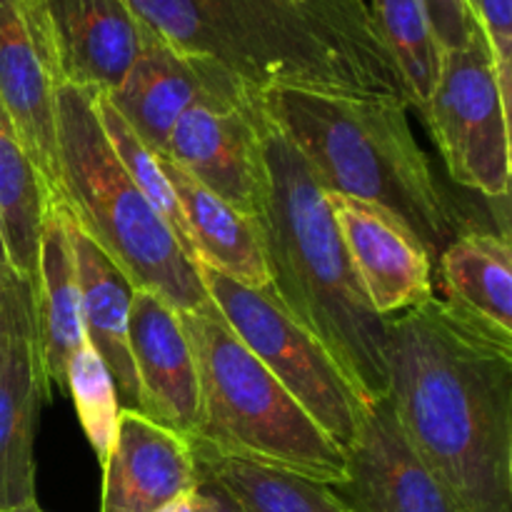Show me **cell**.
Wrapping results in <instances>:
<instances>
[{
	"label": "cell",
	"instance_id": "obj_1",
	"mask_svg": "<svg viewBox=\"0 0 512 512\" xmlns=\"http://www.w3.org/2000/svg\"><path fill=\"white\" fill-rule=\"evenodd\" d=\"M388 398L463 512H512V343L445 300L388 318Z\"/></svg>",
	"mask_w": 512,
	"mask_h": 512
},
{
	"label": "cell",
	"instance_id": "obj_2",
	"mask_svg": "<svg viewBox=\"0 0 512 512\" xmlns=\"http://www.w3.org/2000/svg\"><path fill=\"white\" fill-rule=\"evenodd\" d=\"M153 33L250 90L410 103L368 0H130Z\"/></svg>",
	"mask_w": 512,
	"mask_h": 512
},
{
	"label": "cell",
	"instance_id": "obj_3",
	"mask_svg": "<svg viewBox=\"0 0 512 512\" xmlns=\"http://www.w3.org/2000/svg\"><path fill=\"white\" fill-rule=\"evenodd\" d=\"M260 108V105H258ZM265 190L258 220L280 305L320 340L363 403L388 398V318L375 313L303 155L260 110Z\"/></svg>",
	"mask_w": 512,
	"mask_h": 512
},
{
	"label": "cell",
	"instance_id": "obj_4",
	"mask_svg": "<svg viewBox=\"0 0 512 512\" xmlns=\"http://www.w3.org/2000/svg\"><path fill=\"white\" fill-rule=\"evenodd\" d=\"M265 118L293 143L328 193L393 215L438 260L463 230L415 140L410 105L273 88L255 93Z\"/></svg>",
	"mask_w": 512,
	"mask_h": 512
},
{
	"label": "cell",
	"instance_id": "obj_5",
	"mask_svg": "<svg viewBox=\"0 0 512 512\" xmlns=\"http://www.w3.org/2000/svg\"><path fill=\"white\" fill-rule=\"evenodd\" d=\"M58 190L78 228L123 270L133 288L153 290L178 313L208 308L198 263L178 243L163 215L128 178L110 148L93 90L63 83L55 95Z\"/></svg>",
	"mask_w": 512,
	"mask_h": 512
},
{
	"label": "cell",
	"instance_id": "obj_6",
	"mask_svg": "<svg viewBox=\"0 0 512 512\" xmlns=\"http://www.w3.org/2000/svg\"><path fill=\"white\" fill-rule=\"evenodd\" d=\"M198 368L193 438L220 453L323 485L345 478V453L230 330L213 303L180 313Z\"/></svg>",
	"mask_w": 512,
	"mask_h": 512
},
{
	"label": "cell",
	"instance_id": "obj_7",
	"mask_svg": "<svg viewBox=\"0 0 512 512\" xmlns=\"http://www.w3.org/2000/svg\"><path fill=\"white\" fill-rule=\"evenodd\" d=\"M198 270L208 298L230 330L345 453L368 403L355 395L320 340H315L268 288L240 285L203 263H198Z\"/></svg>",
	"mask_w": 512,
	"mask_h": 512
},
{
	"label": "cell",
	"instance_id": "obj_8",
	"mask_svg": "<svg viewBox=\"0 0 512 512\" xmlns=\"http://www.w3.org/2000/svg\"><path fill=\"white\" fill-rule=\"evenodd\" d=\"M450 178L485 198L510 195V100L485 35L443 53L433 95L420 108Z\"/></svg>",
	"mask_w": 512,
	"mask_h": 512
},
{
	"label": "cell",
	"instance_id": "obj_9",
	"mask_svg": "<svg viewBox=\"0 0 512 512\" xmlns=\"http://www.w3.org/2000/svg\"><path fill=\"white\" fill-rule=\"evenodd\" d=\"M105 95L135 135L155 155H163L165 140L185 110L195 105H245L255 98V90L220 65L173 48L145 25L138 58L123 83Z\"/></svg>",
	"mask_w": 512,
	"mask_h": 512
},
{
	"label": "cell",
	"instance_id": "obj_10",
	"mask_svg": "<svg viewBox=\"0 0 512 512\" xmlns=\"http://www.w3.org/2000/svg\"><path fill=\"white\" fill-rule=\"evenodd\" d=\"M330 490L350 512H463L413 448L390 398L363 408L345 478Z\"/></svg>",
	"mask_w": 512,
	"mask_h": 512
},
{
	"label": "cell",
	"instance_id": "obj_11",
	"mask_svg": "<svg viewBox=\"0 0 512 512\" xmlns=\"http://www.w3.org/2000/svg\"><path fill=\"white\" fill-rule=\"evenodd\" d=\"M50 400L35 338L33 290L15 278L0 325V510L35 500V430Z\"/></svg>",
	"mask_w": 512,
	"mask_h": 512
},
{
	"label": "cell",
	"instance_id": "obj_12",
	"mask_svg": "<svg viewBox=\"0 0 512 512\" xmlns=\"http://www.w3.org/2000/svg\"><path fill=\"white\" fill-rule=\"evenodd\" d=\"M160 158L240 213L260 215L265 163L258 98L245 105H195L185 110Z\"/></svg>",
	"mask_w": 512,
	"mask_h": 512
},
{
	"label": "cell",
	"instance_id": "obj_13",
	"mask_svg": "<svg viewBox=\"0 0 512 512\" xmlns=\"http://www.w3.org/2000/svg\"><path fill=\"white\" fill-rule=\"evenodd\" d=\"M63 85L48 30L30 0H0V103L18 128L50 200L58 190L55 95Z\"/></svg>",
	"mask_w": 512,
	"mask_h": 512
},
{
	"label": "cell",
	"instance_id": "obj_14",
	"mask_svg": "<svg viewBox=\"0 0 512 512\" xmlns=\"http://www.w3.org/2000/svg\"><path fill=\"white\" fill-rule=\"evenodd\" d=\"M328 200L375 313L393 318L435 298L433 260L400 220L363 200L335 193Z\"/></svg>",
	"mask_w": 512,
	"mask_h": 512
},
{
	"label": "cell",
	"instance_id": "obj_15",
	"mask_svg": "<svg viewBox=\"0 0 512 512\" xmlns=\"http://www.w3.org/2000/svg\"><path fill=\"white\" fill-rule=\"evenodd\" d=\"M128 338L138 380V413L193 438L198 428V368L180 313L153 290L133 288Z\"/></svg>",
	"mask_w": 512,
	"mask_h": 512
},
{
	"label": "cell",
	"instance_id": "obj_16",
	"mask_svg": "<svg viewBox=\"0 0 512 512\" xmlns=\"http://www.w3.org/2000/svg\"><path fill=\"white\" fill-rule=\"evenodd\" d=\"M48 30L63 83L110 93L143 45L130 0H30Z\"/></svg>",
	"mask_w": 512,
	"mask_h": 512
},
{
	"label": "cell",
	"instance_id": "obj_17",
	"mask_svg": "<svg viewBox=\"0 0 512 512\" xmlns=\"http://www.w3.org/2000/svg\"><path fill=\"white\" fill-rule=\"evenodd\" d=\"M195 480L190 438L138 410H120L113 450L103 465L100 512H155L193 493Z\"/></svg>",
	"mask_w": 512,
	"mask_h": 512
},
{
	"label": "cell",
	"instance_id": "obj_18",
	"mask_svg": "<svg viewBox=\"0 0 512 512\" xmlns=\"http://www.w3.org/2000/svg\"><path fill=\"white\" fill-rule=\"evenodd\" d=\"M35 338L40 365L50 390L65 393V365L85 340L80 315L78 273H75L70 213L60 200H50L40 225L38 265L33 285Z\"/></svg>",
	"mask_w": 512,
	"mask_h": 512
},
{
	"label": "cell",
	"instance_id": "obj_19",
	"mask_svg": "<svg viewBox=\"0 0 512 512\" xmlns=\"http://www.w3.org/2000/svg\"><path fill=\"white\" fill-rule=\"evenodd\" d=\"M70 240H73L75 273H78L85 340L108 368L120 408L138 410V380H135L128 338L133 285L123 270L78 228L73 218H70Z\"/></svg>",
	"mask_w": 512,
	"mask_h": 512
},
{
	"label": "cell",
	"instance_id": "obj_20",
	"mask_svg": "<svg viewBox=\"0 0 512 512\" xmlns=\"http://www.w3.org/2000/svg\"><path fill=\"white\" fill-rule=\"evenodd\" d=\"M160 160L183 208L195 260L240 285L258 290L268 288L270 273L258 220L240 213L208 188L195 183L170 160Z\"/></svg>",
	"mask_w": 512,
	"mask_h": 512
},
{
	"label": "cell",
	"instance_id": "obj_21",
	"mask_svg": "<svg viewBox=\"0 0 512 512\" xmlns=\"http://www.w3.org/2000/svg\"><path fill=\"white\" fill-rule=\"evenodd\" d=\"M440 278L448 293L445 303L512 343V250L505 233L460 230L440 253Z\"/></svg>",
	"mask_w": 512,
	"mask_h": 512
},
{
	"label": "cell",
	"instance_id": "obj_22",
	"mask_svg": "<svg viewBox=\"0 0 512 512\" xmlns=\"http://www.w3.org/2000/svg\"><path fill=\"white\" fill-rule=\"evenodd\" d=\"M50 203L48 188L30 160L18 128L0 103V230L10 268L33 285L40 225Z\"/></svg>",
	"mask_w": 512,
	"mask_h": 512
},
{
	"label": "cell",
	"instance_id": "obj_23",
	"mask_svg": "<svg viewBox=\"0 0 512 512\" xmlns=\"http://www.w3.org/2000/svg\"><path fill=\"white\" fill-rule=\"evenodd\" d=\"M190 445L195 463L208 470L245 512H350L335 498L330 485L220 453L200 440H190Z\"/></svg>",
	"mask_w": 512,
	"mask_h": 512
},
{
	"label": "cell",
	"instance_id": "obj_24",
	"mask_svg": "<svg viewBox=\"0 0 512 512\" xmlns=\"http://www.w3.org/2000/svg\"><path fill=\"white\" fill-rule=\"evenodd\" d=\"M368 8L385 48L398 65L410 103L423 108L433 95L443 65V48L435 38L423 0H370Z\"/></svg>",
	"mask_w": 512,
	"mask_h": 512
},
{
	"label": "cell",
	"instance_id": "obj_25",
	"mask_svg": "<svg viewBox=\"0 0 512 512\" xmlns=\"http://www.w3.org/2000/svg\"><path fill=\"white\" fill-rule=\"evenodd\" d=\"M93 103L100 120V128H103L105 138H108L113 153L118 155L120 165H123V170L128 173V178L138 185V190L148 198V203L163 215V220L170 225V230L175 233L178 243L183 245L185 253L195 260L188 223H185L178 195H175L173 185H170L168 175H165L160 155H155L153 150L135 135V130L125 123L123 115L110 105L108 95L93 90ZM195 263H198V260H195Z\"/></svg>",
	"mask_w": 512,
	"mask_h": 512
},
{
	"label": "cell",
	"instance_id": "obj_26",
	"mask_svg": "<svg viewBox=\"0 0 512 512\" xmlns=\"http://www.w3.org/2000/svg\"><path fill=\"white\" fill-rule=\"evenodd\" d=\"M65 393L73 398L83 433L98 458L100 468L113 450L115 433H118L120 403L115 393L113 378L100 360V355L90 348L88 340L73 350L65 365Z\"/></svg>",
	"mask_w": 512,
	"mask_h": 512
},
{
	"label": "cell",
	"instance_id": "obj_27",
	"mask_svg": "<svg viewBox=\"0 0 512 512\" xmlns=\"http://www.w3.org/2000/svg\"><path fill=\"white\" fill-rule=\"evenodd\" d=\"M475 23L493 50L500 88L512 98V0H470Z\"/></svg>",
	"mask_w": 512,
	"mask_h": 512
},
{
	"label": "cell",
	"instance_id": "obj_28",
	"mask_svg": "<svg viewBox=\"0 0 512 512\" xmlns=\"http://www.w3.org/2000/svg\"><path fill=\"white\" fill-rule=\"evenodd\" d=\"M423 8L443 53L465 48L480 30L470 0H423Z\"/></svg>",
	"mask_w": 512,
	"mask_h": 512
},
{
	"label": "cell",
	"instance_id": "obj_29",
	"mask_svg": "<svg viewBox=\"0 0 512 512\" xmlns=\"http://www.w3.org/2000/svg\"><path fill=\"white\" fill-rule=\"evenodd\" d=\"M195 512H245L240 508L238 500L208 473L198 465V480L193 488Z\"/></svg>",
	"mask_w": 512,
	"mask_h": 512
},
{
	"label": "cell",
	"instance_id": "obj_30",
	"mask_svg": "<svg viewBox=\"0 0 512 512\" xmlns=\"http://www.w3.org/2000/svg\"><path fill=\"white\" fill-rule=\"evenodd\" d=\"M15 278H18V275L8 273V270L0 268V325H3V320H5V305H8L10 290H13Z\"/></svg>",
	"mask_w": 512,
	"mask_h": 512
},
{
	"label": "cell",
	"instance_id": "obj_31",
	"mask_svg": "<svg viewBox=\"0 0 512 512\" xmlns=\"http://www.w3.org/2000/svg\"><path fill=\"white\" fill-rule=\"evenodd\" d=\"M155 512H195V500H193V493L180 495V498H175L173 503L163 505V508L155 510Z\"/></svg>",
	"mask_w": 512,
	"mask_h": 512
},
{
	"label": "cell",
	"instance_id": "obj_32",
	"mask_svg": "<svg viewBox=\"0 0 512 512\" xmlns=\"http://www.w3.org/2000/svg\"><path fill=\"white\" fill-rule=\"evenodd\" d=\"M0 268L8 270V273H13V268H10V260H8V253H5V243H3V230H0Z\"/></svg>",
	"mask_w": 512,
	"mask_h": 512
},
{
	"label": "cell",
	"instance_id": "obj_33",
	"mask_svg": "<svg viewBox=\"0 0 512 512\" xmlns=\"http://www.w3.org/2000/svg\"><path fill=\"white\" fill-rule=\"evenodd\" d=\"M0 512H43V508H40L38 503H30V505H20V508H8Z\"/></svg>",
	"mask_w": 512,
	"mask_h": 512
}]
</instances>
